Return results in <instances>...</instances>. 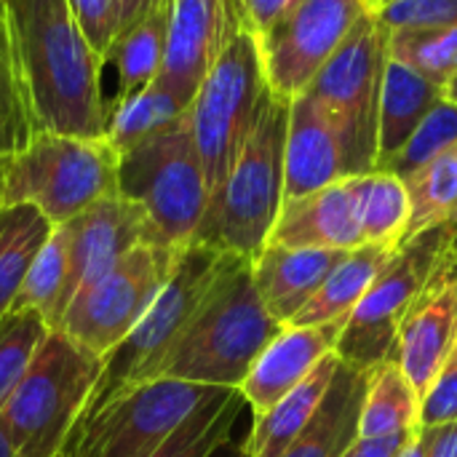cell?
<instances>
[{
	"mask_svg": "<svg viewBox=\"0 0 457 457\" xmlns=\"http://www.w3.org/2000/svg\"><path fill=\"white\" fill-rule=\"evenodd\" d=\"M35 131L99 139L107 126L104 56L67 0H0Z\"/></svg>",
	"mask_w": 457,
	"mask_h": 457,
	"instance_id": "obj_1",
	"label": "cell"
},
{
	"mask_svg": "<svg viewBox=\"0 0 457 457\" xmlns=\"http://www.w3.org/2000/svg\"><path fill=\"white\" fill-rule=\"evenodd\" d=\"M278 332L281 324L265 311L254 289L252 260L233 254L155 378L241 388L252 364Z\"/></svg>",
	"mask_w": 457,
	"mask_h": 457,
	"instance_id": "obj_2",
	"label": "cell"
},
{
	"mask_svg": "<svg viewBox=\"0 0 457 457\" xmlns=\"http://www.w3.org/2000/svg\"><path fill=\"white\" fill-rule=\"evenodd\" d=\"M102 372L104 356L51 329L0 410V426L16 457L64 455Z\"/></svg>",
	"mask_w": 457,
	"mask_h": 457,
	"instance_id": "obj_3",
	"label": "cell"
},
{
	"mask_svg": "<svg viewBox=\"0 0 457 457\" xmlns=\"http://www.w3.org/2000/svg\"><path fill=\"white\" fill-rule=\"evenodd\" d=\"M289 102L270 91L265 110L230 166L225 182L209 195L195 230L198 244L254 260L284 204V145Z\"/></svg>",
	"mask_w": 457,
	"mask_h": 457,
	"instance_id": "obj_4",
	"label": "cell"
},
{
	"mask_svg": "<svg viewBox=\"0 0 457 457\" xmlns=\"http://www.w3.org/2000/svg\"><path fill=\"white\" fill-rule=\"evenodd\" d=\"M3 204H29L54 225L118 195V153L86 137L37 131L24 147L0 161Z\"/></svg>",
	"mask_w": 457,
	"mask_h": 457,
	"instance_id": "obj_5",
	"label": "cell"
},
{
	"mask_svg": "<svg viewBox=\"0 0 457 457\" xmlns=\"http://www.w3.org/2000/svg\"><path fill=\"white\" fill-rule=\"evenodd\" d=\"M455 265L457 225L431 228L402 241L353 308L337 343V356L356 370H372L394 356L404 319L428 287Z\"/></svg>",
	"mask_w": 457,
	"mask_h": 457,
	"instance_id": "obj_6",
	"label": "cell"
},
{
	"mask_svg": "<svg viewBox=\"0 0 457 457\" xmlns=\"http://www.w3.org/2000/svg\"><path fill=\"white\" fill-rule=\"evenodd\" d=\"M118 195L147 212L163 244L179 249L195 238L209 187L187 110L118 155Z\"/></svg>",
	"mask_w": 457,
	"mask_h": 457,
	"instance_id": "obj_7",
	"label": "cell"
},
{
	"mask_svg": "<svg viewBox=\"0 0 457 457\" xmlns=\"http://www.w3.org/2000/svg\"><path fill=\"white\" fill-rule=\"evenodd\" d=\"M233 254L236 252H222L198 241H190L179 249L177 265L150 311L131 329V335L112 353L104 356V372L83 418L115 391L155 378V370L185 335Z\"/></svg>",
	"mask_w": 457,
	"mask_h": 457,
	"instance_id": "obj_8",
	"label": "cell"
},
{
	"mask_svg": "<svg viewBox=\"0 0 457 457\" xmlns=\"http://www.w3.org/2000/svg\"><path fill=\"white\" fill-rule=\"evenodd\" d=\"M268 96L270 86L257 35L241 29L214 62L187 107L209 195L225 182L241 147L254 131Z\"/></svg>",
	"mask_w": 457,
	"mask_h": 457,
	"instance_id": "obj_9",
	"label": "cell"
},
{
	"mask_svg": "<svg viewBox=\"0 0 457 457\" xmlns=\"http://www.w3.org/2000/svg\"><path fill=\"white\" fill-rule=\"evenodd\" d=\"M386 62L388 27L380 24L375 11H367L305 88V94L329 112L340 134L348 177L378 169V120Z\"/></svg>",
	"mask_w": 457,
	"mask_h": 457,
	"instance_id": "obj_10",
	"label": "cell"
},
{
	"mask_svg": "<svg viewBox=\"0 0 457 457\" xmlns=\"http://www.w3.org/2000/svg\"><path fill=\"white\" fill-rule=\"evenodd\" d=\"M179 249L163 241L134 246L112 268L72 295L56 329L96 356L112 353L161 295L177 265Z\"/></svg>",
	"mask_w": 457,
	"mask_h": 457,
	"instance_id": "obj_11",
	"label": "cell"
},
{
	"mask_svg": "<svg viewBox=\"0 0 457 457\" xmlns=\"http://www.w3.org/2000/svg\"><path fill=\"white\" fill-rule=\"evenodd\" d=\"M214 391L171 378L126 386L78 423L62 457H147Z\"/></svg>",
	"mask_w": 457,
	"mask_h": 457,
	"instance_id": "obj_12",
	"label": "cell"
},
{
	"mask_svg": "<svg viewBox=\"0 0 457 457\" xmlns=\"http://www.w3.org/2000/svg\"><path fill=\"white\" fill-rule=\"evenodd\" d=\"M370 0H303L257 37L268 86L292 102L345 43Z\"/></svg>",
	"mask_w": 457,
	"mask_h": 457,
	"instance_id": "obj_13",
	"label": "cell"
},
{
	"mask_svg": "<svg viewBox=\"0 0 457 457\" xmlns=\"http://www.w3.org/2000/svg\"><path fill=\"white\" fill-rule=\"evenodd\" d=\"M241 29L233 0H171L166 51L153 83L190 107L198 86Z\"/></svg>",
	"mask_w": 457,
	"mask_h": 457,
	"instance_id": "obj_14",
	"label": "cell"
},
{
	"mask_svg": "<svg viewBox=\"0 0 457 457\" xmlns=\"http://www.w3.org/2000/svg\"><path fill=\"white\" fill-rule=\"evenodd\" d=\"M64 230L70 241L64 308L83 284L102 276L134 246L161 241L147 212L137 201L123 195H110L88 206L86 212L64 222Z\"/></svg>",
	"mask_w": 457,
	"mask_h": 457,
	"instance_id": "obj_15",
	"label": "cell"
},
{
	"mask_svg": "<svg viewBox=\"0 0 457 457\" xmlns=\"http://www.w3.org/2000/svg\"><path fill=\"white\" fill-rule=\"evenodd\" d=\"M348 319L351 316H343L316 327H281V332L257 356L246 380L238 388L254 418L265 415L281 396H287L297 383H303L324 356L337 351Z\"/></svg>",
	"mask_w": 457,
	"mask_h": 457,
	"instance_id": "obj_16",
	"label": "cell"
},
{
	"mask_svg": "<svg viewBox=\"0 0 457 457\" xmlns=\"http://www.w3.org/2000/svg\"><path fill=\"white\" fill-rule=\"evenodd\" d=\"M457 348V265L439 276L404 319L394 359L418 399L447 367Z\"/></svg>",
	"mask_w": 457,
	"mask_h": 457,
	"instance_id": "obj_17",
	"label": "cell"
},
{
	"mask_svg": "<svg viewBox=\"0 0 457 457\" xmlns=\"http://www.w3.org/2000/svg\"><path fill=\"white\" fill-rule=\"evenodd\" d=\"M340 179L351 177L329 112L311 94L295 96L284 145V201L303 198Z\"/></svg>",
	"mask_w": 457,
	"mask_h": 457,
	"instance_id": "obj_18",
	"label": "cell"
},
{
	"mask_svg": "<svg viewBox=\"0 0 457 457\" xmlns=\"http://www.w3.org/2000/svg\"><path fill=\"white\" fill-rule=\"evenodd\" d=\"M268 244L337 252H353L364 246L353 177L327 185L303 198L284 201Z\"/></svg>",
	"mask_w": 457,
	"mask_h": 457,
	"instance_id": "obj_19",
	"label": "cell"
},
{
	"mask_svg": "<svg viewBox=\"0 0 457 457\" xmlns=\"http://www.w3.org/2000/svg\"><path fill=\"white\" fill-rule=\"evenodd\" d=\"M345 254L348 252L337 249H292L265 244V249L252 260L254 289L265 311L287 327Z\"/></svg>",
	"mask_w": 457,
	"mask_h": 457,
	"instance_id": "obj_20",
	"label": "cell"
},
{
	"mask_svg": "<svg viewBox=\"0 0 457 457\" xmlns=\"http://www.w3.org/2000/svg\"><path fill=\"white\" fill-rule=\"evenodd\" d=\"M340 364L343 359L337 356V351L324 356L303 383H297L287 396H281L265 415L254 418V426L244 442L246 457L284 455L319 412Z\"/></svg>",
	"mask_w": 457,
	"mask_h": 457,
	"instance_id": "obj_21",
	"label": "cell"
},
{
	"mask_svg": "<svg viewBox=\"0 0 457 457\" xmlns=\"http://www.w3.org/2000/svg\"><path fill=\"white\" fill-rule=\"evenodd\" d=\"M367 370L340 364L319 412L281 457H343L359 439Z\"/></svg>",
	"mask_w": 457,
	"mask_h": 457,
	"instance_id": "obj_22",
	"label": "cell"
},
{
	"mask_svg": "<svg viewBox=\"0 0 457 457\" xmlns=\"http://www.w3.org/2000/svg\"><path fill=\"white\" fill-rule=\"evenodd\" d=\"M445 99V88L426 80L415 70L396 59L386 62L383 91H380V120H378V169L391 161L420 120Z\"/></svg>",
	"mask_w": 457,
	"mask_h": 457,
	"instance_id": "obj_23",
	"label": "cell"
},
{
	"mask_svg": "<svg viewBox=\"0 0 457 457\" xmlns=\"http://www.w3.org/2000/svg\"><path fill=\"white\" fill-rule=\"evenodd\" d=\"M396 249L399 246H359V249L348 252L335 265V270L324 278V284L308 300V305L289 324L316 327V324H327V321L351 316Z\"/></svg>",
	"mask_w": 457,
	"mask_h": 457,
	"instance_id": "obj_24",
	"label": "cell"
},
{
	"mask_svg": "<svg viewBox=\"0 0 457 457\" xmlns=\"http://www.w3.org/2000/svg\"><path fill=\"white\" fill-rule=\"evenodd\" d=\"M420 399L404 378L399 361H386L367 370V391L359 418V439H378L404 431H418Z\"/></svg>",
	"mask_w": 457,
	"mask_h": 457,
	"instance_id": "obj_25",
	"label": "cell"
},
{
	"mask_svg": "<svg viewBox=\"0 0 457 457\" xmlns=\"http://www.w3.org/2000/svg\"><path fill=\"white\" fill-rule=\"evenodd\" d=\"M54 228L56 225L29 204L0 206V316L13 308V300Z\"/></svg>",
	"mask_w": 457,
	"mask_h": 457,
	"instance_id": "obj_26",
	"label": "cell"
},
{
	"mask_svg": "<svg viewBox=\"0 0 457 457\" xmlns=\"http://www.w3.org/2000/svg\"><path fill=\"white\" fill-rule=\"evenodd\" d=\"M238 388H217L147 457H212L228 439L244 410Z\"/></svg>",
	"mask_w": 457,
	"mask_h": 457,
	"instance_id": "obj_27",
	"label": "cell"
},
{
	"mask_svg": "<svg viewBox=\"0 0 457 457\" xmlns=\"http://www.w3.org/2000/svg\"><path fill=\"white\" fill-rule=\"evenodd\" d=\"M364 246H399L410 225V193L404 179L391 171L353 177Z\"/></svg>",
	"mask_w": 457,
	"mask_h": 457,
	"instance_id": "obj_28",
	"label": "cell"
},
{
	"mask_svg": "<svg viewBox=\"0 0 457 457\" xmlns=\"http://www.w3.org/2000/svg\"><path fill=\"white\" fill-rule=\"evenodd\" d=\"M169 8H161L142 19L139 24L120 32L110 48L104 51V62L115 64L118 70V99H126L153 83L161 72L163 51H166V27H169Z\"/></svg>",
	"mask_w": 457,
	"mask_h": 457,
	"instance_id": "obj_29",
	"label": "cell"
},
{
	"mask_svg": "<svg viewBox=\"0 0 457 457\" xmlns=\"http://www.w3.org/2000/svg\"><path fill=\"white\" fill-rule=\"evenodd\" d=\"M404 185L410 193V225L404 241L431 228L457 225V145L426 163Z\"/></svg>",
	"mask_w": 457,
	"mask_h": 457,
	"instance_id": "obj_30",
	"label": "cell"
},
{
	"mask_svg": "<svg viewBox=\"0 0 457 457\" xmlns=\"http://www.w3.org/2000/svg\"><path fill=\"white\" fill-rule=\"evenodd\" d=\"M185 110L187 104H182L174 94L158 88L155 83H147L137 94L107 104L104 139L120 155L131 150L134 145H139L153 131H158L161 126L179 118Z\"/></svg>",
	"mask_w": 457,
	"mask_h": 457,
	"instance_id": "obj_31",
	"label": "cell"
},
{
	"mask_svg": "<svg viewBox=\"0 0 457 457\" xmlns=\"http://www.w3.org/2000/svg\"><path fill=\"white\" fill-rule=\"evenodd\" d=\"M388 59L447 88L457 72V27L407 24L388 29Z\"/></svg>",
	"mask_w": 457,
	"mask_h": 457,
	"instance_id": "obj_32",
	"label": "cell"
},
{
	"mask_svg": "<svg viewBox=\"0 0 457 457\" xmlns=\"http://www.w3.org/2000/svg\"><path fill=\"white\" fill-rule=\"evenodd\" d=\"M67 260H70V241L64 225H56L46 246L40 249L37 260L32 262L13 308L37 311L51 329L59 327L64 313V284H67Z\"/></svg>",
	"mask_w": 457,
	"mask_h": 457,
	"instance_id": "obj_33",
	"label": "cell"
},
{
	"mask_svg": "<svg viewBox=\"0 0 457 457\" xmlns=\"http://www.w3.org/2000/svg\"><path fill=\"white\" fill-rule=\"evenodd\" d=\"M51 327L37 311L11 308L0 316V410L32 364Z\"/></svg>",
	"mask_w": 457,
	"mask_h": 457,
	"instance_id": "obj_34",
	"label": "cell"
},
{
	"mask_svg": "<svg viewBox=\"0 0 457 457\" xmlns=\"http://www.w3.org/2000/svg\"><path fill=\"white\" fill-rule=\"evenodd\" d=\"M453 145H457V104L442 99L420 120V126L412 131L404 147L380 166V171H391L407 182L412 174H418L426 163H431L436 155H442Z\"/></svg>",
	"mask_w": 457,
	"mask_h": 457,
	"instance_id": "obj_35",
	"label": "cell"
},
{
	"mask_svg": "<svg viewBox=\"0 0 457 457\" xmlns=\"http://www.w3.org/2000/svg\"><path fill=\"white\" fill-rule=\"evenodd\" d=\"M35 134L37 131L27 107V96L13 62L8 27L0 5V161L24 147Z\"/></svg>",
	"mask_w": 457,
	"mask_h": 457,
	"instance_id": "obj_36",
	"label": "cell"
},
{
	"mask_svg": "<svg viewBox=\"0 0 457 457\" xmlns=\"http://www.w3.org/2000/svg\"><path fill=\"white\" fill-rule=\"evenodd\" d=\"M375 16L388 29L407 24L457 27V0H388L375 8Z\"/></svg>",
	"mask_w": 457,
	"mask_h": 457,
	"instance_id": "obj_37",
	"label": "cell"
},
{
	"mask_svg": "<svg viewBox=\"0 0 457 457\" xmlns=\"http://www.w3.org/2000/svg\"><path fill=\"white\" fill-rule=\"evenodd\" d=\"M457 423V359L453 356L447 367L436 375V380L428 386V391L420 399L418 426H447Z\"/></svg>",
	"mask_w": 457,
	"mask_h": 457,
	"instance_id": "obj_38",
	"label": "cell"
},
{
	"mask_svg": "<svg viewBox=\"0 0 457 457\" xmlns=\"http://www.w3.org/2000/svg\"><path fill=\"white\" fill-rule=\"evenodd\" d=\"M83 35L104 56L115 37V0H67Z\"/></svg>",
	"mask_w": 457,
	"mask_h": 457,
	"instance_id": "obj_39",
	"label": "cell"
},
{
	"mask_svg": "<svg viewBox=\"0 0 457 457\" xmlns=\"http://www.w3.org/2000/svg\"><path fill=\"white\" fill-rule=\"evenodd\" d=\"M233 3H236L244 29L260 37L303 0H233Z\"/></svg>",
	"mask_w": 457,
	"mask_h": 457,
	"instance_id": "obj_40",
	"label": "cell"
},
{
	"mask_svg": "<svg viewBox=\"0 0 457 457\" xmlns=\"http://www.w3.org/2000/svg\"><path fill=\"white\" fill-rule=\"evenodd\" d=\"M418 431L378 436V439H356L343 457H399Z\"/></svg>",
	"mask_w": 457,
	"mask_h": 457,
	"instance_id": "obj_41",
	"label": "cell"
},
{
	"mask_svg": "<svg viewBox=\"0 0 457 457\" xmlns=\"http://www.w3.org/2000/svg\"><path fill=\"white\" fill-rule=\"evenodd\" d=\"M169 3L171 0H115V37L129 27L139 24L142 19H147L150 13L166 8Z\"/></svg>",
	"mask_w": 457,
	"mask_h": 457,
	"instance_id": "obj_42",
	"label": "cell"
},
{
	"mask_svg": "<svg viewBox=\"0 0 457 457\" xmlns=\"http://www.w3.org/2000/svg\"><path fill=\"white\" fill-rule=\"evenodd\" d=\"M426 457H457V423L420 428Z\"/></svg>",
	"mask_w": 457,
	"mask_h": 457,
	"instance_id": "obj_43",
	"label": "cell"
},
{
	"mask_svg": "<svg viewBox=\"0 0 457 457\" xmlns=\"http://www.w3.org/2000/svg\"><path fill=\"white\" fill-rule=\"evenodd\" d=\"M399 457H426V445H423V436H420V428H418V434L410 439V445L402 450V455Z\"/></svg>",
	"mask_w": 457,
	"mask_h": 457,
	"instance_id": "obj_44",
	"label": "cell"
},
{
	"mask_svg": "<svg viewBox=\"0 0 457 457\" xmlns=\"http://www.w3.org/2000/svg\"><path fill=\"white\" fill-rule=\"evenodd\" d=\"M212 457H246V453H244V445H236L233 439H228Z\"/></svg>",
	"mask_w": 457,
	"mask_h": 457,
	"instance_id": "obj_45",
	"label": "cell"
},
{
	"mask_svg": "<svg viewBox=\"0 0 457 457\" xmlns=\"http://www.w3.org/2000/svg\"><path fill=\"white\" fill-rule=\"evenodd\" d=\"M0 457H16L13 447H11V439H8V434H5L3 426H0Z\"/></svg>",
	"mask_w": 457,
	"mask_h": 457,
	"instance_id": "obj_46",
	"label": "cell"
},
{
	"mask_svg": "<svg viewBox=\"0 0 457 457\" xmlns=\"http://www.w3.org/2000/svg\"><path fill=\"white\" fill-rule=\"evenodd\" d=\"M445 99H447V102H453V104H457V72L453 75V80L447 83V88H445Z\"/></svg>",
	"mask_w": 457,
	"mask_h": 457,
	"instance_id": "obj_47",
	"label": "cell"
},
{
	"mask_svg": "<svg viewBox=\"0 0 457 457\" xmlns=\"http://www.w3.org/2000/svg\"><path fill=\"white\" fill-rule=\"evenodd\" d=\"M383 3H388V0H370V5H372V11H375L378 5H383Z\"/></svg>",
	"mask_w": 457,
	"mask_h": 457,
	"instance_id": "obj_48",
	"label": "cell"
},
{
	"mask_svg": "<svg viewBox=\"0 0 457 457\" xmlns=\"http://www.w3.org/2000/svg\"><path fill=\"white\" fill-rule=\"evenodd\" d=\"M0 206H3V190H0Z\"/></svg>",
	"mask_w": 457,
	"mask_h": 457,
	"instance_id": "obj_49",
	"label": "cell"
},
{
	"mask_svg": "<svg viewBox=\"0 0 457 457\" xmlns=\"http://www.w3.org/2000/svg\"><path fill=\"white\" fill-rule=\"evenodd\" d=\"M453 356H455V359H457V348H455V353H453Z\"/></svg>",
	"mask_w": 457,
	"mask_h": 457,
	"instance_id": "obj_50",
	"label": "cell"
}]
</instances>
